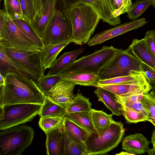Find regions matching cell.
I'll use <instances>...</instances> for the list:
<instances>
[{
  "instance_id": "cell-1",
  "label": "cell",
  "mask_w": 155,
  "mask_h": 155,
  "mask_svg": "<svg viewBox=\"0 0 155 155\" xmlns=\"http://www.w3.org/2000/svg\"><path fill=\"white\" fill-rule=\"evenodd\" d=\"M2 75L5 77V84L0 86V106L18 104H43L45 95L34 80L22 74L13 72H6Z\"/></svg>"
},
{
  "instance_id": "cell-2",
  "label": "cell",
  "mask_w": 155,
  "mask_h": 155,
  "mask_svg": "<svg viewBox=\"0 0 155 155\" xmlns=\"http://www.w3.org/2000/svg\"><path fill=\"white\" fill-rule=\"evenodd\" d=\"M69 14L73 29L72 42L79 45L87 43L102 19L101 16L92 5L80 1L69 5Z\"/></svg>"
},
{
  "instance_id": "cell-3",
  "label": "cell",
  "mask_w": 155,
  "mask_h": 155,
  "mask_svg": "<svg viewBox=\"0 0 155 155\" xmlns=\"http://www.w3.org/2000/svg\"><path fill=\"white\" fill-rule=\"evenodd\" d=\"M34 134L33 128L26 125L1 130L0 155H21L31 143Z\"/></svg>"
},
{
  "instance_id": "cell-4",
  "label": "cell",
  "mask_w": 155,
  "mask_h": 155,
  "mask_svg": "<svg viewBox=\"0 0 155 155\" xmlns=\"http://www.w3.org/2000/svg\"><path fill=\"white\" fill-rule=\"evenodd\" d=\"M142 64L129 48H120L98 75L100 80H104L129 75L136 71L142 72Z\"/></svg>"
},
{
  "instance_id": "cell-5",
  "label": "cell",
  "mask_w": 155,
  "mask_h": 155,
  "mask_svg": "<svg viewBox=\"0 0 155 155\" xmlns=\"http://www.w3.org/2000/svg\"><path fill=\"white\" fill-rule=\"evenodd\" d=\"M56 8L42 39L44 45L72 42L73 29L70 19L69 7L60 5Z\"/></svg>"
},
{
  "instance_id": "cell-6",
  "label": "cell",
  "mask_w": 155,
  "mask_h": 155,
  "mask_svg": "<svg viewBox=\"0 0 155 155\" xmlns=\"http://www.w3.org/2000/svg\"><path fill=\"white\" fill-rule=\"evenodd\" d=\"M125 129L121 122L114 120L102 136L92 133L84 143L87 155H104L117 147L121 142Z\"/></svg>"
},
{
  "instance_id": "cell-7",
  "label": "cell",
  "mask_w": 155,
  "mask_h": 155,
  "mask_svg": "<svg viewBox=\"0 0 155 155\" xmlns=\"http://www.w3.org/2000/svg\"><path fill=\"white\" fill-rule=\"evenodd\" d=\"M120 49L112 46H104L91 54L76 60L59 74L87 72L98 75Z\"/></svg>"
},
{
  "instance_id": "cell-8",
  "label": "cell",
  "mask_w": 155,
  "mask_h": 155,
  "mask_svg": "<svg viewBox=\"0 0 155 155\" xmlns=\"http://www.w3.org/2000/svg\"><path fill=\"white\" fill-rule=\"evenodd\" d=\"M42 105L18 104L0 106V130L31 121L38 115Z\"/></svg>"
},
{
  "instance_id": "cell-9",
  "label": "cell",
  "mask_w": 155,
  "mask_h": 155,
  "mask_svg": "<svg viewBox=\"0 0 155 155\" xmlns=\"http://www.w3.org/2000/svg\"><path fill=\"white\" fill-rule=\"evenodd\" d=\"M0 47L24 50H41L7 15L4 28L0 31Z\"/></svg>"
},
{
  "instance_id": "cell-10",
  "label": "cell",
  "mask_w": 155,
  "mask_h": 155,
  "mask_svg": "<svg viewBox=\"0 0 155 155\" xmlns=\"http://www.w3.org/2000/svg\"><path fill=\"white\" fill-rule=\"evenodd\" d=\"M13 61L41 77L44 75L41 50H24L0 47Z\"/></svg>"
},
{
  "instance_id": "cell-11",
  "label": "cell",
  "mask_w": 155,
  "mask_h": 155,
  "mask_svg": "<svg viewBox=\"0 0 155 155\" xmlns=\"http://www.w3.org/2000/svg\"><path fill=\"white\" fill-rule=\"evenodd\" d=\"M148 22L145 18H143L119 25L95 35L89 40L87 44L89 46L101 44L130 31L137 29Z\"/></svg>"
},
{
  "instance_id": "cell-12",
  "label": "cell",
  "mask_w": 155,
  "mask_h": 155,
  "mask_svg": "<svg viewBox=\"0 0 155 155\" xmlns=\"http://www.w3.org/2000/svg\"><path fill=\"white\" fill-rule=\"evenodd\" d=\"M58 0H46L35 15L31 24L42 40L47 26L51 20L55 10Z\"/></svg>"
},
{
  "instance_id": "cell-13",
  "label": "cell",
  "mask_w": 155,
  "mask_h": 155,
  "mask_svg": "<svg viewBox=\"0 0 155 155\" xmlns=\"http://www.w3.org/2000/svg\"><path fill=\"white\" fill-rule=\"evenodd\" d=\"M75 85L70 81L61 79L46 96L54 102L65 107L75 96L74 94Z\"/></svg>"
},
{
  "instance_id": "cell-14",
  "label": "cell",
  "mask_w": 155,
  "mask_h": 155,
  "mask_svg": "<svg viewBox=\"0 0 155 155\" xmlns=\"http://www.w3.org/2000/svg\"><path fill=\"white\" fill-rule=\"evenodd\" d=\"M101 87L110 91L116 96L124 97L140 93H149L152 85L147 84H134L121 83L103 85Z\"/></svg>"
},
{
  "instance_id": "cell-15",
  "label": "cell",
  "mask_w": 155,
  "mask_h": 155,
  "mask_svg": "<svg viewBox=\"0 0 155 155\" xmlns=\"http://www.w3.org/2000/svg\"><path fill=\"white\" fill-rule=\"evenodd\" d=\"M150 142L142 134L137 133L126 136L123 139L122 148L134 155L145 154Z\"/></svg>"
},
{
  "instance_id": "cell-16",
  "label": "cell",
  "mask_w": 155,
  "mask_h": 155,
  "mask_svg": "<svg viewBox=\"0 0 155 155\" xmlns=\"http://www.w3.org/2000/svg\"><path fill=\"white\" fill-rule=\"evenodd\" d=\"M63 155H87L85 143L77 139L64 127L61 132Z\"/></svg>"
},
{
  "instance_id": "cell-17",
  "label": "cell",
  "mask_w": 155,
  "mask_h": 155,
  "mask_svg": "<svg viewBox=\"0 0 155 155\" xmlns=\"http://www.w3.org/2000/svg\"><path fill=\"white\" fill-rule=\"evenodd\" d=\"M128 48L142 63L148 65L155 71V56L143 39H134Z\"/></svg>"
},
{
  "instance_id": "cell-18",
  "label": "cell",
  "mask_w": 155,
  "mask_h": 155,
  "mask_svg": "<svg viewBox=\"0 0 155 155\" xmlns=\"http://www.w3.org/2000/svg\"><path fill=\"white\" fill-rule=\"evenodd\" d=\"M8 71L22 74L29 78L34 80L36 83L41 77L14 62L0 48V74H3Z\"/></svg>"
},
{
  "instance_id": "cell-19",
  "label": "cell",
  "mask_w": 155,
  "mask_h": 155,
  "mask_svg": "<svg viewBox=\"0 0 155 155\" xmlns=\"http://www.w3.org/2000/svg\"><path fill=\"white\" fill-rule=\"evenodd\" d=\"M92 5L99 14L104 22L110 25L115 26L121 23L120 17L115 16L113 14L108 0H78Z\"/></svg>"
},
{
  "instance_id": "cell-20",
  "label": "cell",
  "mask_w": 155,
  "mask_h": 155,
  "mask_svg": "<svg viewBox=\"0 0 155 155\" xmlns=\"http://www.w3.org/2000/svg\"><path fill=\"white\" fill-rule=\"evenodd\" d=\"M94 92L98 98L99 101L103 103L113 115H123L124 105L115 95L101 87H98Z\"/></svg>"
},
{
  "instance_id": "cell-21",
  "label": "cell",
  "mask_w": 155,
  "mask_h": 155,
  "mask_svg": "<svg viewBox=\"0 0 155 155\" xmlns=\"http://www.w3.org/2000/svg\"><path fill=\"white\" fill-rule=\"evenodd\" d=\"M61 79L70 81L75 85L91 86L98 87L100 80L98 75L87 72H77L67 74H59L56 75Z\"/></svg>"
},
{
  "instance_id": "cell-22",
  "label": "cell",
  "mask_w": 155,
  "mask_h": 155,
  "mask_svg": "<svg viewBox=\"0 0 155 155\" xmlns=\"http://www.w3.org/2000/svg\"><path fill=\"white\" fill-rule=\"evenodd\" d=\"M85 48H80L72 51L66 52L56 60L54 65L49 68L47 76L58 74L74 61L84 51Z\"/></svg>"
},
{
  "instance_id": "cell-23",
  "label": "cell",
  "mask_w": 155,
  "mask_h": 155,
  "mask_svg": "<svg viewBox=\"0 0 155 155\" xmlns=\"http://www.w3.org/2000/svg\"><path fill=\"white\" fill-rule=\"evenodd\" d=\"M70 43L66 42L60 44H51L44 45L41 50V61L45 70L54 65L58 54Z\"/></svg>"
},
{
  "instance_id": "cell-24",
  "label": "cell",
  "mask_w": 155,
  "mask_h": 155,
  "mask_svg": "<svg viewBox=\"0 0 155 155\" xmlns=\"http://www.w3.org/2000/svg\"><path fill=\"white\" fill-rule=\"evenodd\" d=\"M63 128L52 129L45 133L47 155H63L61 135Z\"/></svg>"
},
{
  "instance_id": "cell-25",
  "label": "cell",
  "mask_w": 155,
  "mask_h": 155,
  "mask_svg": "<svg viewBox=\"0 0 155 155\" xmlns=\"http://www.w3.org/2000/svg\"><path fill=\"white\" fill-rule=\"evenodd\" d=\"M121 83L134 84H149L141 71H136L134 73L127 76L104 80H100L98 84L99 87L105 85Z\"/></svg>"
},
{
  "instance_id": "cell-26",
  "label": "cell",
  "mask_w": 155,
  "mask_h": 155,
  "mask_svg": "<svg viewBox=\"0 0 155 155\" xmlns=\"http://www.w3.org/2000/svg\"><path fill=\"white\" fill-rule=\"evenodd\" d=\"M66 118L92 133L97 134L93 123L91 111L66 113Z\"/></svg>"
},
{
  "instance_id": "cell-27",
  "label": "cell",
  "mask_w": 155,
  "mask_h": 155,
  "mask_svg": "<svg viewBox=\"0 0 155 155\" xmlns=\"http://www.w3.org/2000/svg\"><path fill=\"white\" fill-rule=\"evenodd\" d=\"M91 113L93 125L97 136H102L114 120L113 114H108L102 110L92 109Z\"/></svg>"
},
{
  "instance_id": "cell-28",
  "label": "cell",
  "mask_w": 155,
  "mask_h": 155,
  "mask_svg": "<svg viewBox=\"0 0 155 155\" xmlns=\"http://www.w3.org/2000/svg\"><path fill=\"white\" fill-rule=\"evenodd\" d=\"M66 113L64 107L57 104L45 96L44 102L42 105L38 114L40 117H63Z\"/></svg>"
},
{
  "instance_id": "cell-29",
  "label": "cell",
  "mask_w": 155,
  "mask_h": 155,
  "mask_svg": "<svg viewBox=\"0 0 155 155\" xmlns=\"http://www.w3.org/2000/svg\"><path fill=\"white\" fill-rule=\"evenodd\" d=\"M67 113L90 111L92 109L89 98L78 93L73 100L65 106Z\"/></svg>"
},
{
  "instance_id": "cell-30",
  "label": "cell",
  "mask_w": 155,
  "mask_h": 155,
  "mask_svg": "<svg viewBox=\"0 0 155 155\" xmlns=\"http://www.w3.org/2000/svg\"><path fill=\"white\" fill-rule=\"evenodd\" d=\"M25 35L36 44L41 50L44 46L42 39L31 26L30 22L25 19L12 20Z\"/></svg>"
},
{
  "instance_id": "cell-31",
  "label": "cell",
  "mask_w": 155,
  "mask_h": 155,
  "mask_svg": "<svg viewBox=\"0 0 155 155\" xmlns=\"http://www.w3.org/2000/svg\"><path fill=\"white\" fill-rule=\"evenodd\" d=\"M63 127L74 136L84 143L92 133L64 117Z\"/></svg>"
},
{
  "instance_id": "cell-32",
  "label": "cell",
  "mask_w": 155,
  "mask_h": 155,
  "mask_svg": "<svg viewBox=\"0 0 155 155\" xmlns=\"http://www.w3.org/2000/svg\"><path fill=\"white\" fill-rule=\"evenodd\" d=\"M64 117H40L39 126L45 133L50 130L63 127Z\"/></svg>"
},
{
  "instance_id": "cell-33",
  "label": "cell",
  "mask_w": 155,
  "mask_h": 155,
  "mask_svg": "<svg viewBox=\"0 0 155 155\" xmlns=\"http://www.w3.org/2000/svg\"><path fill=\"white\" fill-rule=\"evenodd\" d=\"M3 1L5 12L10 18L12 20H25L22 15L19 0Z\"/></svg>"
},
{
  "instance_id": "cell-34",
  "label": "cell",
  "mask_w": 155,
  "mask_h": 155,
  "mask_svg": "<svg viewBox=\"0 0 155 155\" xmlns=\"http://www.w3.org/2000/svg\"><path fill=\"white\" fill-rule=\"evenodd\" d=\"M61 79L57 75H44L36 84L45 96H48L51 90Z\"/></svg>"
},
{
  "instance_id": "cell-35",
  "label": "cell",
  "mask_w": 155,
  "mask_h": 155,
  "mask_svg": "<svg viewBox=\"0 0 155 155\" xmlns=\"http://www.w3.org/2000/svg\"><path fill=\"white\" fill-rule=\"evenodd\" d=\"M152 5L151 0H137L132 5L130 9L127 12V16L132 21L135 20Z\"/></svg>"
},
{
  "instance_id": "cell-36",
  "label": "cell",
  "mask_w": 155,
  "mask_h": 155,
  "mask_svg": "<svg viewBox=\"0 0 155 155\" xmlns=\"http://www.w3.org/2000/svg\"><path fill=\"white\" fill-rule=\"evenodd\" d=\"M141 102L143 106L150 111L147 120L155 127V96L151 92L145 93Z\"/></svg>"
},
{
  "instance_id": "cell-37",
  "label": "cell",
  "mask_w": 155,
  "mask_h": 155,
  "mask_svg": "<svg viewBox=\"0 0 155 155\" xmlns=\"http://www.w3.org/2000/svg\"><path fill=\"white\" fill-rule=\"evenodd\" d=\"M23 16L31 22L37 14V11L32 0H19Z\"/></svg>"
},
{
  "instance_id": "cell-38",
  "label": "cell",
  "mask_w": 155,
  "mask_h": 155,
  "mask_svg": "<svg viewBox=\"0 0 155 155\" xmlns=\"http://www.w3.org/2000/svg\"><path fill=\"white\" fill-rule=\"evenodd\" d=\"M123 115L127 122L130 124H136L139 122L147 121L148 119V117L144 114L124 105Z\"/></svg>"
},
{
  "instance_id": "cell-39",
  "label": "cell",
  "mask_w": 155,
  "mask_h": 155,
  "mask_svg": "<svg viewBox=\"0 0 155 155\" xmlns=\"http://www.w3.org/2000/svg\"><path fill=\"white\" fill-rule=\"evenodd\" d=\"M109 3L114 15L119 17L123 14L127 12L123 0H108Z\"/></svg>"
},
{
  "instance_id": "cell-40",
  "label": "cell",
  "mask_w": 155,
  "mask_h": 155,
  "mask_svg": "<svg viewBox=\"0 0 155 155\" xmlns=\"http://www.w3.org/2000/svg\"><path fill=\"white\" fill-rule=\"evenodd\" d=\"M121 102L125 106L141 113L148 117L150 114V111L143 106L141 102Z\"/></svg>"
},
{
  "instance_id": "cell-41",
  "label": "cell",
  "mask_w": 155,
  "mask_h": 155,
  "mask_svg": "<svg viewBox=\"0 0 155 155\" xmlns=\"http://www.w3.org/2000/svg\"><path fill=\"white\" fill-rule=\"evenodd\" d=\"M143 39L155 56V29L147 31Z\"/></svg>"
},
{
  "instance_id": "cell-42",
  "label": "cell",
  "mask_w": 155,
  "mask_h": 155,
  "mask_svg": "<svg viewBox=\"0 0 155 155\" xmlns=\"http://www.w3.org/2000/svg\"><path fill=\"white\" fill-rule=\"evenodd\" d=\"M142 63V72L147 82L152 85L155 83V71L146 64Z\"/></svg>"
},
{
  "instance_id": "cell-43",
  "label": "cell",
  "mask_w": 155,
  "mask_h": 155,
  "mask_svg": "<svg viewBox=\"0 0 155 155\" xmlns=\"http://www.w3.org/2000/svg\"><path fill=\"white\" fill-rule=\"evenodd\" d=\"M145 93H140L133 94L130 96L120 97L116 96L117 97L120 102H141L143 97V94Z\"/></svg>"
},
{
  "instance_id": "cell-44",
  "label": "cell",
  "mask_w": 155,
  "mask_h": 155,
  "mask_svg": "<svg viewBox=\"0 0 155 155\" xmlns=\"http://www.w3.org/2000/svg\"><path fill=\"white\" fill-rule=\"evenodd\" d=\"M33 2L37 13L40 10L42 6V0H33Z\"/></svg>"
},
{
  "instance_id": "cell-45",
  "label": "cell",
  "mask_w": 155,
  "mask_h": 155,
  "mask_svg": "<svg viewBox=\"0 0 155 155\" xmlns=\"http://www.w3.org/2000/svg\"><path fill=\"white\" fill-rule=\"evenodd\" d=\"M58 1L62 4L69 7L71 4L78 1V0H58Z\"/></svg>"
},
{
  "instance_id": "cell-46",
  "label": "cell",
  "mask_w": 155,
  "mask_h": 155,
  "mask_svg": "<svg viewBox=\"0 0 155 155\" xmlns=\"http://www.w3.org/2000/svg\"><path fill=\"white\" fill-rule=\"evenodd\" d=\"M124 5L127 12L131 8L132 5L131 0H123Z\"/></svg>"
},
{
  "instance_id": "cell-47",
  "label": "cell",
  "mask_w": 155,
  "mask_h": 155,
  "mask_svg": "<svg viewBox=\"0 0 155 155\" xmlns=\"http://www.w3.org/2000/svg\"><path fill=\"white\" fill-rule=\"evenodd\" d=\"M147 152L149 155H155V146L152 149L149 148Z\"/></svg>"
},
{
  "instance_id": "cell-48",
  "label": "cell",
  "mask_w": 155,
  "mask_h": 155,
  "mask_svg": "<svg viewBox=\"0 0 155 155\" xmlns=\"http://www.w3.org/2000/svg\"><path fill=\"white\" fill-rule=\"evenodd\" d=\"M5 84V77L0 74V86H4Z\"/></svg>"
},
{
  "instance_id": "cell-49",
  "label": "cell",
  "mask_w": 155,
  "mask_h": 155,
  "mask_svg": "<svg viewBox=\"0 0 155 155\" xmlns=\"http://www.w3.org/2000/svg\"><path fill=\"white\" fill-rule=\"evenodd\" d=\"M153 147L155 146V130L153 131L151 137V141Z\"/></svg>"
},
{
  "instance_id": "cell-50",
  "label": "cell",
  "mask_w": 155,
  "mask_h": 155,
  "mask_svg": "<svg viewBox=\"0 0 155 155\" xmlns=\"http://www.w3.org/2000/svg\"><path fill=\"white\" fill-rule=\"evenodd\" d=\"M116 155H134L133 154L130 153L128 152L125 151L124 152L122 151L120 152V153H117L116 154Z\"/></svg>"
},
{
  "instance_id": "cell-51",
  "label": "cell",
  "mask_w": 155,
  "mask_h": 155,
  "mask_svg": "<svg viewBox=\"0 0 155 155\" xmlns=\"http://www.w3.org/2000/svg\"><path fill=\"white\" fill-rule=\"evenodd\" d=\"M152 87L151 92L153 95L155 96V83L152 85Z\"/></svg>"
},
{
  "instance_id": "cell-52",
  "label": "cell",
  "mask_w": 155,
  "mask_h": 155,
  "mask_svg": "<svg viewBox=\"0 0 155 155\" xmlns=\"http://www.w3.org/2000/svg\"><path fill=\"white\" fill-rule=\"evenodd\" d=\"M152 2V5L153 7L155 8V0H151Z\"/></svg>"
},
{
  "instance_id": "cell-53",
  "label": "cell",
  "mask_w": 155,
  "mask_h": 155,
  "mask_svg": "<svg viewBox=\"0 0 155 155\" xmlns=\"http://www.w3.org/2000/svg\"><path fill=\"white\" fill-rule=\"evenodd\" d=\"M46 0H42V3H43V4H44L45 2V1H46Z\"/></svg>"
},
{
  "instance_id": "cell-54",
  "label": "cell",
  "mask_w": 155,
  "mask_h": 155,
  "mask_svg": "<svg viewBox=\"0 0 155 155\" xmlns=\"http://www.w3.org/2000/svg\"></svg>"
}]
</instances>
